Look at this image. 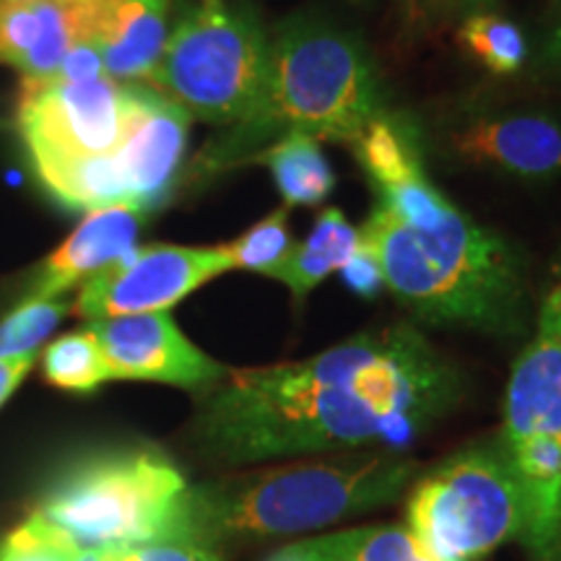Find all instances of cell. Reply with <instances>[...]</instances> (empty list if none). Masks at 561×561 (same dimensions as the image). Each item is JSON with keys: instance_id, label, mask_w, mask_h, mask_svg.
Returning a JSON list of instances; mask_svg holds the SVG:
<instances>
[{"instance_id": "obj_10", "label": "cell", "mask_w": 561, "mask_h": 561, "mask_svg": "<svg viewBox=\"0 0 561 561\" xmlns=\"http://www.w3.org/2000/svg\"><path fill=\"white\" fill-rule=\"evenodd\" d=\"M227 271H231V263L224 244H136L121 261L83 280L73 312L89 322L170 312L174 305Z\"/></svg>"}, {"instance_id": "obj_22", "label": "cell", "mask_w": 561, "mask_h": 561, "mask_svg": "<svg viewBox=\"0 0 561 561\" xmlns=\"http://www.w3.org/2000/svg\"><path fill=\"white\" fill-rule=\"evenodd\" d=\"M458 45L494 76H512L528 60V39L515 21L500 13L481 11L460 21Z\"/></svg>"}, {"instance_id": "obj_16", "label": "cell", "mask_w": 561, "mask_h": 561, "mask_svg": "<svg viewBox=\"0 0 561 561\" xmlns=\"http://www.w3.org/2000/svg\"><path fill=\"white\" fill-rule=\"evenodd\" d=\"M146 216L149 214L144 208L130 206V203L91 210L73 234L42 263L26 297H62L76 284H83L94 273L121 261L136 248Z\"/></svg>"}, {"instance_id": "obj_20", "label": "cell", "mask_w": 561, "mask_h": 561, "mask_svg": "<svg viewBox=\"0 0 561 561\" xmlns=\"http://www.w3.org/2000/svg\"><path fill=\"white\" fill-rule=\"evenodd\" d=\"M359 248V227H354L341 208H322L310 234L297 242L278 280L291 291V299L301 305L331 273L341 271Z\"/></svg>"}, {"instance_id": "obj_14", "label": "cell", "mask_w": 561, "mask_h": 561, "mask_svg": "<svg viewBox=\"0 0 561 561\" xmlns=\"http://www.w3.org/2000/svg\"><path fill=\"white\" fill-rule=\"evenodd\" d=\"M170 0H81L83 37L102 53L112 81H149L164 53Z\"/></svg>"}, {"instance_id": "obj_1", "label": "cell", "mask_w": 561, "mask_h": 561, "mask_svg": "<svg viewBox=\"0 0 561 561\" xmlns=\"http://www.w3.org/2000/svg\"><path fill=\"white\" fill-rule=\"evenodd\" d=\"M460 401V369L424 333L398 322L310 359L229 369L198 392L193 439L219 466L403 450Z\"/></svg>"}, {"instance_id": "obj_25", "label": "cell", "mask_w": 561, "mask_h": 561, "mask_svg": "<svg viewBox=\"0 0 561 561\" xmlns=\"http://www.w3.org/2000/svg\"><path fill=\"white\" fill-rule=\"evenodd\" d=\"M68 301L26 297L16 310L0 320V362L39 356V346L50 339L60 320L68 314Z\"/></svg>"}, {"instance_id": "obj_24", "label": "cell", "mask_w": 561, "mask_h": 561, "mask_svg": "<svg viewBox=\"0 0 561 561\" xmlns=\"http://www.w3.org/2000/svg\"><path fill=\"white\" fill-rule=\"evenodd\" d=\"M224 248H227L231 271H252L261 273V276L278 278L294 248H297L289 227V208L284 206L271 210L255 227H250L242 237L224 244Z\"/></svg>"}, {"instance_id": "obj_27", "label": "cell", "mask_w": 561, "mask_h": 561, "mask_svg": "<svg viewBox=\"0 0 561 561\" xmlns=\"http://www.w3.org/2000/svg\"><path fill=\"white\" fill-rule=\"evenodd\" d=\"M343 286L348 291H354L362 299H375L385 291V276L380 268V261L371 252L367 244L362 242V248L348 257V263L339 271Z\"/></svg>"}, {"instance_id": "obj_19", "label": "cell", "mask_w": 561, "mask_h": 561, "mask_svg": "<svg viewBox=\"0 0 561 561\" xmlns=\"http://www.w3.org/2000/svg\"><path fill=\"white\" fill-rule=\"evenodd\" d=\"M265 561H437L405 525H362L280 546Z\"/></svg>"}, {"instance_id": "obj_12", "label": "cell", "mask_w": 561, "mask_h": 561, "mask_svg": "<svg viewBox=\"0 0 561 561\" xmlns=\"http://www.w3.org/2000/svg\"><path fill=\"white\" fill-rule=\"evenodd\" d=\"M351 146L377 195V206L403 227L424 234L445 227L460 210L426 174L416 138L398 117H375Z\"/></svg>"}, {"instance_id": "obj_21", "label": "cell", "mask_w": 561, "mask_h": 561, "mask_svg": "<svg viewBox=\"0 0 561 561\" xmlns=\"http://www.w3.org/2000/svg\"><path fill=\"white\" fill-rule=\"evenodd\" d=\"M250 164H263L271 172L286 208L320 206L331 198L335 187V172L320 149V140L305 133H291L276 140L268 149L255 153Z\"/></svg>"}, {"instance_id": "obj_28", "label": "cell", "mask_w": 561, "mask_h": 561, "mask_svg": "<svg viewBox=\"0 0 561 561\" xmlns=\"http://www.w3.org/2000/svg\"><path fill=\"white\" fill-rule=\"evenodd\" d=\"M37 362V356H24V359H3L0 362V409L16 392V388L30 375V369Z\"/></svg>"}, {"instance_id": "obj_9", "label": "cell", "mask_w": 561, "mask_h": 561, "mask_svg": "<svg viewBox=\"0 0 561 561\" xmlns=\"http://www.w3.org/2000/svg\"><path fill=\"white\" fill-rule=\"evenodd\" d=\"M138 112L136 83L24 81L16 121L30 157H102L128 138Z\"/></svg>"}, {"instance_id": "obj_8", "label": "cell", "mask_w": 561, "mask_h": 561, "mask_svg": "<svg viewBox=\"0 0 561 561\" xmlns=\"http://www.w3.org/2000/svg\"><path fill=\"white\" fill-rule=\"evenodd\" d=\"M405 528L437 561H479L520 541L528 507L502 439L476 442L411 483Z\"/></svg>"}, {"instance_id": "obj_2", "label": "cell", "mask_w": 561, "mask_h": 561, "mask_svg": "<svg viewBox=\"0 0 561 561\" xmlns=\"http://www.w3.org/2000/svg\"><path fill=\"white\" fill-rule=\"evenodd\" d=\"M401 450L341 453L191 483L174 538L224 553V546L305 536L388 507L419 479Z\"/></svg>"}, {"instance_id": "obj_17", "label": "cell", "mask_w": 561, "mask_h": 561, "mask_svg": "<svg viewBox=\"0 0 561 561\" xmlns=\"http://www.w3.org/2000/svg\"><path fill=\"white\" fill-rule=\"evenodd\" d=\"M83 37L81 0H0V60L24 81H50Z\"/></svg>"}, {"instance_id": "obj_23", "label": "cell", "mask_w": 561, "mask_h": 561, "mask_svg": "<svg viewBox=\"0 0 561 561\" xmlns=\"http://www.w3.org/2000/svg\"><path fill=\"white\" fill-rule=\"evenodd\" d=\"M45 380L68 392H94L112 382L107 359L89 328L55 339L42 354Z\"/></svg>"}, {"instance_id": "obj_15", "label": "cell", "mask_w": 561, "mask_h": 561, "mask_svg": "<svg viewBox=\"0 0 561 561\" xmlns=\"http://www.w3.org/2000/svg\"><path fill=\"white\" fill-rule=\"evenodd\" d=\"M468 164L491 167L520 180L561 174V125L543 115L483 117L450 138Z\"/></svg>"}, {"instance_id": "obj_31", "label": "cell", "mask_w": 561, "mask_h": 561, "mask_svg": "<svg viewBox=\"0 0 561 561\" xmlns=\"http://www.w3.org/2000/svg\"><path fill=\"white\" fill-rule=\"evenodd\" d=\"M0 128H3V123H0Z\"/></svg>"}, {"instance_id": "obj_3", "label": "cell", "mask_w": 561, "mask_h": 561, "mask_svg": "<svg viewBox=\"0 0 561 561\" xmlns=\"http://www.w3.org/2000/svg\"><path fill=\"white\" fill-rule=\"evenodd\" d=\"M382 115L375 70L354 34L318 16H291L271 37L268 70L255 104L198 157L214 174L291 133L354 144Z\"/></svg>"}, {"instance_id": "obj_18", "label": "cell", "mask_w": 561, "mask_h": 561, "mask_svg": "<svg viewBox=\"0 0 561 561\" xmlns=\"http://www.w3.org/2000/svg\"><path fill=\"white\" fill-rule=\"evenodd\" d=\"M39 185L70 210H100L130 203L121 161L102 157H30Z\"/></svg>"}, {"instance_id": "obj_6", "label": "cell", "mask_w": 561, "mask_h": 561, "mask_svg": "<svg viewBox=\"0 0 561 561\" xmlns=\"http://www.w3.org/2000/svg\"><path fill=\"white\" fill-rule=\"evenodd\" d=\"M500 439L528 507L523 546L536 561H561V252L512 367Z\"/></svg>"}, {"instance_id": "obj_7", "label": "cell", "mask_w": 561, "mask_h": 561, "mask_svg": "<svg viewBox=\"0 0 561 561\" xmlns=\"http://www.w3.org/2000/svg\"><path fill=\"white\" fill-rule=\"evenodd\" d=\"M271 34L250 5L198 0L167 37L151 89L227 130L248 115L268 70Z\"/></svg>"}, {"instance_id": "obj_30", "label": "cell", "mask_w": 561, "mask_h": 561, "mask_svg": "<svg viewBox=\"0 0 561 561\" xmlns=\"http://www.w3.org/2000/svg\"><path fill=\"white\" fill-rule=\"evenodd\" d=\"M541 66L553 76H561V13L553 21V26L546 34L543 47H541Z\"/></svg>"}, {"instance_id": "obj_26", "label": "cell", "mask_w": 561, "mask_h": 561, "mask_svg": "<svg viewBox=\"0 0 561 561\" xmlns=\"http://www.w3.org/2000/svg\"><path fill=\"white\" fill-rule=\"evenodd\" d=\"M79 549L32 515L0 541V561H76Z\"/></svg>"}, {"instance_id": "obj_13", "label": "cell", "mask_w": 561, "mask_h": 561, "mask_svg": "<svg viewBox=\"0 0 561 561\" xmlns=\"http://www.w3.org/2000/svg\"><path fill=\"white\" fill-rule=\"evenodd\" d=\"M187 130L191 115L178 102L167 100L151 87H138L136 121L117 149L130 206L151 214V208L167 201L185 159Z\"/></svg>"}, {"instance_id": "obj_11", "label": "cell", "mask_w": 561, "mask_h": 561, "mask_svg": "<svg viewBox=\"0 0 561 561\" xmlns=\"http://www.w3.org/2000/svg\"><path fill=\"white\" fill-rule=\"evenodd\" d=\"M87 328L107 359L112 382H161L201 392L229 371V367L195 346L170 312L94 320Z\"/></svg>"}, {"instance_id": "obj_5", "label": "cell", "mask_w": 561, "mask_h": 561, "mask_svg": "<svg viewBox=\"0 0 561 561\" xmlns=\"http://www.w3.org/2000/svg\"><path fill=\"white\" fill-rule=\"evenodd\" d=\"M185 476L153 447H123L68 466L42 491L34 515L79 551H123L174 538Z\"/></svg>"}, {"instance_id": "obj_29", "label": "cell", "mask_w": 561, "mask_h": 561, "mask_svg": "<svg viewBox=\"0 0 561 561\" xmlns=\"http://www.w3.org/2000/svg\"><path fill=\"white\" fill-rule=\"evenodd\" d=\"M494 0H426L430 11L437 19H455V16H471V13L486 11Z\"/></svg>"}, {"instance_id": "obj_4", "label": "cell", "mask_w": 561, "mask_h": 561, "mask_svg": "<svg viewBox=\"0 0 561 561\" xmlns=\"http://www.w3.org/2000/svg\"><path fill=\"white\" fill-rule=\"evenodd\" d=\"M390 291L426 325L476 328L496 335L523 331L528 286L517 250L462 210L434 231H411L375 206L359 227Z\"/></svg>"}]
</instances>
